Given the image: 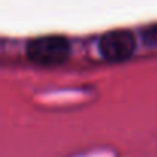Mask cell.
I'll return each mask as SVG.
<instances>
[{
    "label": "cell",
    "mask_w": 157,
    "mask_h": 157,
    "mask_svg": "<svg viewBox=\"0 0 157 157\" xmlns=\"http://www.w3.org/2000/svg\"><path fill=\"white\" fill-rule=\"evenodd\" d=\"M136 36L129 29H113L99 40L100 54L109 62H125L136 52Z\"/></svg>",
    "instance_id": "cell-2"
},
{
    "label": "cell",
    "mask_w": 157,
    "mask_h": 157,
    "mask_svg": "<svg viewBox=\"0 0 157 157\" xmlns=\"http://www.w3.org/2000/svg\"><path fill=\"white\" fill-rule=\"evenodd\" d=\"M26 54L37 65H60L69 57L71 43L63 36H42L28 42Z\"/></svg>",
    "instance_id": "cell-1"
},
{
    "label": "cell",
    "mask_w": 157,
    "mask_h": 157,
    "mask_svg": "<svg viewBox=\"0 0 157 157\" xmlns=\"http://www.w3.org/2000/svg\"><path fill=\"white\" fill-rule=\"evenodd\" d=\"M142 39L148 46L157 48V25H151V26L145 28L142 31Z\"/></svg>",
    "instance_id": "cell-3"
}]
</instances>
